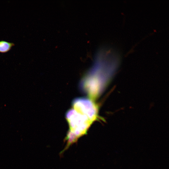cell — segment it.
Returning a JSON list of instances; mask_svg holds the SVG:
<instances>
[{"mask_svg":"<svg viewBox=\"0 0 169 169\" xmlns=\"http://www.w3.org/2000/svg\"><path fill=\"white\" fill-rule=\"evenodd\" d=\"M14 44L2 40L0 41V52L5 53L9 51L12 47L14 46Z\"/></svg>","mask_w":169,"mask_h":169,"instance_id":"cell-2","label":"cell"},{"mask_svg":"<svg viewBox=\"0 0 169 169\" xmlns=\"http://www.w3.org/2000/svg\"><path fill=\"white\" fill-rule=\"evenodd\" d=\"M67 113L66 118L72 130L80 132L84 131L96 118L74 106Z\"/></svg>","mask_w":169,"mask_h":169,"instance_id":"cell-1","label":"cell"}]
</instances>
